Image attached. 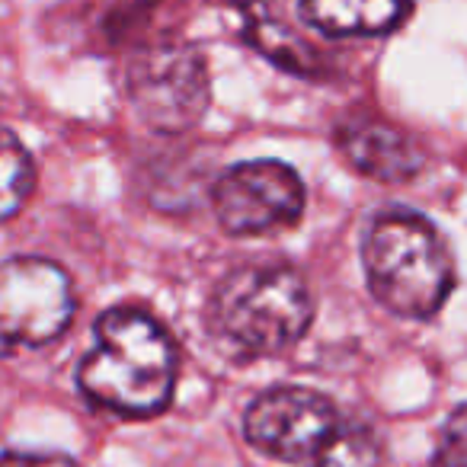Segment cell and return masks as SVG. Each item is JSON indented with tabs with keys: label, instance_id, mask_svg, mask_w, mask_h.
<instances>
[{
	"label": "cell",
	"instance_id": "cell-1",
	"mask_svg": "<svg viewBox=\"0 0 467 467\" xmlns=\"http://www.w3.org/2000/svg\"><path fill=\"white\" fill-rule=\"evenodd\" d=\"M93 349L78 365V388L97 407L148 420L170 407L180 352L170 333L138 307H109L93 327Z\"/></svg>",
	"mask_w": 467,
	"mask_h": 467
},
{
	"label": "cell",
	"instance_id": "cell-2",
	"mask_svg": "<svg viewBox=\"0 0 467 467\" xmlns=\"http://www.w3.org/2000/svg\"><path fill=\"white\" fill-rule=\"evenodd\" d=\"M244 435L260 454L295 467H378L381 439L320 390L282 384L250 400Z\"/></svg>",
	"mask_w": 467,
	"mask_h": 467
},
{
	"label": "cell",
	"instance_id": "cell-3",
	"mask_svg": "<svg viewBox=\"0 0 467 467\" xmlns=\"http://www.w3.org/2000/svg\"><path fill=\"white\" fill-rule=\"evenodd\" d=\"M205 320L227 356L273 358L301 343L314 320V298L298 269L250 263L214 285Z\"/></svg>",
	"mask_w": 467,
	"mask_h": 467
},
{
	"label": "cell",
	"instance_id": "cell-4",
	"mask_svg": "<svg viewBox=\"0 0 467 467\" xmlns=\"http://www.w3.org/2000/svg\"><path fill=\"white\" fill-rule=\"evenodd\" d=\"M362 266L378 305L407 320H429L454 288L445 237L416 212H384L362 237Z\"/></svg>",
	"mask_w": 467,
	"mask_h": 467
},
{
	"label": "cell",
	"instance_id": "cell-5",
	"mask_svg": "<svg viewBox=\"0 0 467 467\" xmlns=\"http://www.w3.org/2000/svg\"><path fill=\"white\" fill-rule=\"evenodd\" d=\"M125 93L148 129L180 135L199 125L208 109V65L195 46L157 42L129 61Z\"/></svg>",
	"mask_w": 467,
	"mask_h": 467
},
{
	"label": "cell",
	"instance_id": "cell-6",
	"mask_svg": "<svg viewBox=\"0 0 467 467\" xmlns=\"http://www.w3.org/2000/svg\"><path fill=\"white\" fill-rule=\"evenodd\" d=\"M307 192L295 167L282 161H244L214 180L212 208L234 237H260L298 224Z\"/></svg>",
	"mask_w": 467,
	"mask_h": 467
},
{
	"label": "cell",
	"instance_id": "cell-7",
	"mask_svg": "<svg viewBox=\"0 0 467 467\" xmlns=\"http://www.w3.org/2000/svg\"><path fill=\"white\" fill-rule=\"evenodd\" d=\"M74 317L67 273L42 256H10L0 269V333L4 346H48Z\"/></svg>",
	"mask_w": 467,
	"mask_h": 467
},
{
	"label": "cell",
	"instance_id": "cell-8",
	"mask_svg": "<svg viewBox=\"0 0 467 467\" xmlns=\"http://www.w3.org/2000/svg\"><path fill=\"white\" fill-rule=\"evenodd\" d=\"M337 144L358 173L381 182H407L426 163L420 144L381 119H349L337 129Z\"/></svg>",
	"mask_w": 467,
	"mask_h": 467
},
{
	"label": "cell",
	"instance_id": "cell-9",
	"mask_svg": "<svg viewBox=\"0 0 467 467\" xmlns=\"http://www.w3.org/2000/svg\"><path fill=\"white\" fill-rule=\"evenodd\" d=\"M301 23L327 39L388 36L413 14V0H298Z\"/></svg>",
	"mask_w": 467,
	"mask_h": 467
},
{
	"label": "cell",
	"instance_id": "cell-10",
	"mask_svg": "<svg viewBox=\"0 0 467 467\" xmlns=\"http://www.w3.org/2000/svg\"><path fill=\"white\" fill-rule=\"evenodd\" d=\"M244 16V33L254 42L260 55H266L273 65L298 74V78H314L320 67V55L314 52L311 42H305L295 26H288L285 10L269 7L266 0H234Z\"/></svg>",
	"mask_w": 467,
	"mask_h": 467
},
{
	"label": "cell",
	"instance_id": "cell-11",
	"mask_svg": "<svg viewBox=\"0 0 467 467\" xmlns=\"http://www.w3.org/2000/svg\"><path fill=\"white\" fill-rule=\"evenodd\" d=\"M36 189V163L29 150L20 144L14 131H4L0 138V218L10 221L20 214Z\"/></svg>",
	"mask_w": 467,
	"mask_h": 467
},
{
	"label": "cell",
	"instance_id": "cell-12",
	"mask_svg": "<svg viewBox=\"0 0 467 467\" xmlns=\"http://www.w3.org/2000/svg\"><path fill=\"white\" fill-rule=\"evenodd\" d=\"M429 467H467V403L454 407L441 422Z\"/></svg>",
	"mask_w": 467,
	"mask_h": 467
},
{
	"label": "cell",
	"instance_id": "cell-13",
	"mask_svg": "<svg viewBox=\"0 0 467 467\" xmlns=\"http://www.w3.org/2000/svg\"><path fill=\"white\" fill-rule=\"evenodd\" d=\"M4 467H78L67 454L58 451H16L10 448L4 454Z\"/></svg>",
	"mask_w": 467,
	"mask_h": 467
}]
</instances>
